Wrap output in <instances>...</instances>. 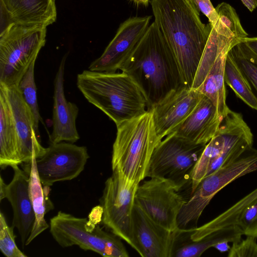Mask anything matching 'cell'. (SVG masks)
<instances>
[{
    "mask_svg": "<svg viewBox=\"0 0 257 257\" xmlns=\"http://www.w3.org/2000/svg\"><path fill=\"white\" fill-rule=\"evenodd\" d=\"M243 5L250 12L257 8V0H241Z\"/></svg>",
    "mask_w": 257,
    "mask_h": 257,
    "instance_id": "1f68e13d",
    "label": "cell"
},
{
    "mask_svg": "<svg viewBox=\"0 0 257 257\" xmlns=\"http://www.w3.org/2000/svg\"><path fill=\"white\" fill-rule=\"evenodd\" d=\"M201 13L208 19L209 23L213 25L217 21L218 16L210 0H193Z\"/></svg>",
    "mask_w": 257,
    "mask_h": 257,
    "instance_id": "f546056e",
    "label": "cell"
},
{
    "mask_svg": "<svg viewBox=\"0 0 257 257\" xmlns=\"http://www.w3.org/2000/svg\"><path fill=\"white\" fill-rule=\"evenodd\" d=\"M228 53L218 56L197 89L212 102L222 117L229 109L226 104L224 81L225 65Z\"/></svg>",
    "mask_w": 257,
    "mask_h": 257,
    "instance_id": "603a6c76",
    "label": "cell"
},
{
    "mask_svg": "<svg viewBox=\"0 0 257 257\" xmlns=\"http://www.w3.org/2000/svg\"><path fill=\"white\" fill-rule=\"evenodd\" d=\"M137 5H141L144 6H148L149 5V0H130Z\"/></svg>",
    "mask_w": 257,
    "mask_h": 257,
    "instance_id": "d6a6232c",
    "label": "cell"
},
{
    "mask_svg": "<svg viewBox=\"0 0 257 257\" xmlns=\"http://www.w3.org/2000/svg\"><path fill=\"white\" fill-rule=\"evenodd\" d=\"M205 146L169 134L155 149L147 177L167 179L180 190L189 183L191 185L193 169Z\"/></svg>",
    "mask_w": 257,
    "mask_h": 257,
    "instance_id": "ba28073f",
    "label": "cell"
},
{
    "mask_svg": "<svg viewBox=\"0 0 257 257\" xmlns=\"http://www.w3.org/2000/svg\"><path fill=\"white\" fill-rule=\"evenodd\" d=\"M155 23L177 63L184 87L191 88L212 25L203 24L193 0H151Z\"/></svg>",
    "mask_w": 257,
    "mask_h": 257,
    "instance_id": "6da1fadb",
    "label": "cell"
},
{
    "mask_svg": "<svg viewBox=\"0 0 257 257\" xmlns=\"http://www.w3.org/2000/svg\"><path fill=\"white\" fill-rule=\"evenodd\" d=\"M235 225L240 227L243 235L257 237V200L241 210Z\"/></svg>",
    "mask_w": 257,
    "mask_h": 257,
    "instance_id": "83f0119b",
    "label": "cell"
},
{
    "mask_svg": "<svg viewBox=\"0 0 257 257\" xmlns=\"http://www.w3.org/2000/svg\"><path fill=\"white\" fill-rule=\"evenodd\" d=\"M20 164L19 138L14 117L5 89L0 84V166L5 169Z\"/></svg>",
    "mask_w": 257,
    "mask_h": 257,
    "instance_id": "44dd1931",
    "label": "cell"
},
{
    "mask_svg": "<svg viewBox=\"0 0 257 257\" xmlns=\"http://www.w3.org/2000/svg\"><path fill=\"white\" fill-rule=\"evenodd\" d=\"M249 50L257 57V37H246L242 40Z\"/></svg>",
    "mask_w": 257,
    "mask_h": 257,
    "instance_id": "4dcf8cb0",
    "label": "cell"
},
{
    "mask_svg": "<svg viewBox=\"0 0 257 257\" xmlns=\"http://www.w3.org/2000/svg\"><path fill=\"white\" fill-rule=\"evenodd\" d=\"M250 132L241 114L229 108L223 117L218 131L206 145L193 169L190 194L206 176L212 163V167L217 169L236 155L237 142Z\"/></svg>",
    "mask_w": 257,
    "mask_h": 257,
    "instance_id": "30bf717a",
    "label": "cell"
},
{
    "mask_svg": "<svg viewBox=\"0 0 257 257\" xmlns=\"http://www.w3.org/2000/svg\"><path fill=\"white\" fill-rule=\"evenodd\" d=\"M47 27L10 24L0 34V84L19 85L46 43Z\"/></svg>",
    "mask_w": 257,
    "mask_h": 257,
    "instance_id": "5b68a950",
    "label": "cell"
},
{
    "mask_svg": "<svg viewBox=\"0 0 257 257\" xmlns=\"http://www.w3.org/2000/svg\"><path fill=\"white\" fill-rule=\"evenodd\" d=\"M245 239L232 243L228 257H257V237L246 236Z\"/></svg>",
    "mask_w": 257,
    "mask_h": 257,
    "instance_id": "f1b7e54d",
    "label": "cell"
},
{
    "mask_svg": "<svg viewBox=\"0 0 257 257\" xmlns=\"http://www.w3.org/2000/svg\"><path fill=\"white\" fill-rule=\"evenodd\" d=\"M2 85L6 91L14 117L19 138V156L21 163H31L45 153L35 116L24 100L18 85Z\"/></svg>",
    "mask_w": 257,
    "mask_h": 257,
    "instance_id": "5bb4252c",
    "label": "cell"
},
{
    "mask_svg": "<svg viewBox=\"0 0 257 257\" xmlns=\"http://www.w3.org/2000/svg\"><path fill=\"white\" fill-rule=\"evenodd\" d=\"M11 167L14 174L9 184L1 176L0 200L6 198L10 202L13 212L12 227L18 229L24 246L32 230L35 215L29 194V177L18 165Z\"/></svg>",
    "mask_w": 257,
    "mask_h": 257,
    "instance_id": "2e32d148",
    "label": "cell"
},
{
    "mask_svg": "<svg viewBox=\"0 0 257 257\" xmlns=\"http://www.w3.org/2000/svg\"><path fill=\"white\" fill-rule=\"evenodd\" d=\"M180 190L167 179L151 177L139 185L135 203L156 223L175 231L179 229L178 217L187 201Z\"/></svg>",
    "mask_w": 257,
    "mask_h": 257,
    "instance_id": "8fae6325",
    "label": "cell"
},
{
    "mask_svg": "<svg viewBox=\"0 0 257 257\" xmlns=\"http://www.w3.org/2000/svg\"><path fill=\"white\" fill-rule=\"evenodd\" d=\"M224 81L239 98L257 110L256 97L246 78L228 53L225 65Z\"/></svg>",
    "mask_w": 257,
    "mask_h": 257,
    "instance_id": "cb8c5ba5",
    "label": "cell"
},
{
    "mask_svg": "<svg viewBox=\"0 0 257 257\" xmlns=\"http://www.w3.org/2000/svg\"><path fill=\"white\" fill-rule=\"evenodd\" d=\"M67 55L62 58L54 82L53 129L49 136L52 144L74 143L80 139L76 125L78 108L75 103L67 100L64 93V68Z\"/></svg>",
    "mask_w": 257,
    "mask_h": 257,
    "instance_id": "ac0fdd59",
    "label": "cell"
},
{
    "mask_svg": "<svg viewBox=\"0 0 257 257\" xmlns=\"http://www.w3.org/2000/svg\"><path fill=\"white\" fill-rule=\"evenodd\" d=\"M36 159L33 158L30 163L29 175V194L35 215V221L26 245H29L36 237L49 227L45 219V215L53 208V205L49 198L50 187L44 186L43 187L37 169Z\"/></svg>",
    "mask_w": 257,
    "mask_h": 257,
    "instance_id": "7402d4cb",
    "label": "cell"
},
{
    "mask_svg": "<svg viewBox=\"0 0 257 257\" xmlns=\"http://www.w3.org/2000/svg\"><path fill=\"white\" fill-rule=\"evenodd\" d=\"M257 171V149L252 147L239 157L225 162L205 177L183 205L177 219L178 227L188 230L197 227L203 210L215 195L235 180Z\"/></svg>",
    "mask_w": 257,
    "mask_h": 257,
    "instance_id": "8992f818",
    "label": "cell"
},
{
    "mask_svg": "<svg viewBox=\"0 0 257 257\" xmlns=\"http://www.w3.org/2000/svg\"></svg>",
    "mask_w": 257,
    "mask_h": 257,
    "instance_id": "836d02e7",
    "label": "cell"
},
{
    "mask_svg": "<svg viewBox=\"0 0 257 257\" xmlns=\"http://www.w3.org/2000/svg\"><path fill=\"white\" fill-rule=\"evenodd\" d=\"M89 158L86 147L71 143H50L45 153L36 159L38 175L43 186L71 180L84 169Z\"/></svg>",
    "mask_w": 257,
    "mask_h": 257,
    "instance_id": "7c38bea8",
    "label": "cell"
},
{
    "mask_svg": "<svg viewBox=\"0 0 257 257\" xmlns=\"http://www.w3.org/2000/svg\"><path fill=\"white\" fill-rule=\"evenodd\" d=\"M77 86L91 104L103 112L116 124L148 111L143 91L126 73L84 70L77 76Z\"/></svg>",
    "mask_w": 257,
    "mask_h": 257,
    "instance_id": "3957f363",
    "label": "cell"
},
{
    "mask_svg": "<svg viewBox=\"0 0 257 257\" xmlns=\"http://www.w3.org/2000/svg\"><path fill=\"white\" fill-rule=\"evenodd\" d=\"M202 94L182 87L174 91L152 108L157 134L162 140L181 124L193 111Z\"/></svg>",
    "mask_w": 257,
    "mask_h": 257,
    "instance_id": "e0dca14e",
    "label": "cell"
},
{
    "mask_svg": "<svg viewBox=\"0 0 257 257\" xmlns=\"http://www.w3.org/2000/svg\"><path fill=\"white\" fill-rule=\"evenodd\" d=\"M36 61L34 60L29 66L21 80L18 87L24 100L33 113L37 125L39 127L40 121L43 122V120L39 112L37 87L35 81L34 69Z\"/></svg>",
    "mask_w": 257,
    "mask_h": 257,
    "instance_id": "484cf974",
    "label": "cell"
},
{
    "mask_svg": "<svg viewBox=\"0 0 257 257\" xmlns=\"http://www.w3.org/2000/svg\"><path fill=\"white\" fill-rule=\"evenodd\" d=\"M139 185L126 179L116 170H113L105 182L100 199V206L103 210L101 221L104 226L136 250L133 210Z\"/></svg>",
    "mask_w": 257,
    "mask_h": 257,
    "instance_id": "9c48e42d",
    "label": "cell"
},
{
    "mask_svg": "<svg viewBox=\"0 0 257 257\" xmlns=\"http://www.w3.org/2000/svg\"><path fill=\"white\" fill-rule=\"evenodd\" d=\"M246 78L257 100V57L241 41L228 52Z\"/></svg>",
    "mask_w": 257,
    "mask_h": 257,
    "instance_id": "d4e9b609",
    "label": "cell"
},
{
    "mask_svg": "<svg viewBox=\"0 0 257 257\" xmlns=\"http://www.w3.org/2000/svg\"><path fill=\"white\" fill-rule=\"evenodd\" d=\"M116 127L112 147V170L140 184L147 177L152 155L162 140L157 134L152 112L148 111Z\"/></svg>",
    "mask_w": 257,
    "mask_h": 257,
    "instance_id": "277c9868",
    "label": "cell"
},
{
    "mask_svg": "<svg viewBox=\"0 0 257 257\" xmlns=\"http://www.w3.org/2000/svg\"><path fill=\"white\" fill-rule=\"evenodd\" d=\"M14 228L8 225L4 214L0 213V249L7 257H26L17 246Z\"/></svg>",
    "mask_w": 257,
    "mask_h": 257,
    "instance_id": "4316f807",
    "label": "cell"
},
{
    "mask_svg": "<svg viewBox=\"0 0 257 257\" xmlns=\"http://www.w3.org/2000/svg\"><path fill=\"white\" fill-rule=\"evenodd\" d=\"M145 94L148 111L170 93L184 87L175 59L155 22L120 68Z\"/></svg>",
    "mask_w": 257,
    "mask_h": 257,
    "instance_id": "7a4b0ae2",
    "label": "cell"
},
{
    "mask_svg": "<svg viewBox=\"0 0 257 257\" xmlns=\"http://www.w3.org/2000/svg\"><path fill=\"white\" fill-rule=\"evenodd\" d=\"M151 19V16H136L125 20L102 55L91 63L88 70L115 72L120 69L144 35Z\"/></svg>",
    "mask_w": 257,
    "mask_h": 257,
    "instance_id": "4fadbf2b",
    "label": "cell"
},
{
    "mask_svg": "<svg viewBox=\"0 0 257 257\" xmlns=\"http://www.w3.org/2000/svg\"><path fill=\"white\" fill-rule=\"evenodd\" d=\"M222 118L212 102L202 94L191 113L171 133L195 144L206 145L218 131Z\"/></svg>",
    "mask_w": 257,
    "mask_h": 257,
    "instance_id": "d6986e66",
    "label": "cell"
},
{
    "mask_svg": "<svg viewBox=\"0 0 257 257\" xmlns=\"http://www.w3.org/2000/svg\"><path fill=\"white\" fill-rule=\"evenodd\" d=\"M133 225L136 251L143 257H172L180 229L172 231L151 219L136 203Z\"/></svg>",
    "mask_w": 257,
    "mask_h": 257,
    "instance_id": "9a60e30c",
    "label": "cell"
},
{
    "mask_svg": "<svg viewBox=\"0 0 257 257\" xmlns=\"http://www.w3.org/2000/svg\"><path fill=\"white\" fill-rule=\"evenodd\" d=\"M14 22L47 27L57 19L55 0H1Z\"/></svg>",
    "mask_w": 257,
    "mask_h": 257,
    "instance_id": "ffe728a7",
    "label": "cell"
},
{
    "mask_svg": "<svg viewBox=\"0 0 257 257\" xmlns=\"http://www.w3.org/2000/svg\"><path fill=\"white\" fill-rule=\"evenodd\" d=\"M88 221L60 211L50 219V232L62 247L77 245L105 257L129 256L119 237L104 231L98 224L89 227Z\"/></svg>",
    "mask_w": 257,
    "mask_h": 257,
    "instance_id": "52a82bcc",
    "label": "cell"
}]
</instances>
